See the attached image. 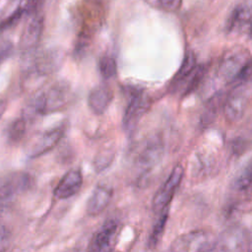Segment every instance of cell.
Returning a JSON list of instances; mask_svg holds the SVG:
<instances>
[{"instance_id":"27","label":"cell","mask_w":252,"mask_h":252,"mask_svg":"<svg viewBox=\"0 0 252 252\" xmlns=\"http://www.w3.org/2000/svg\"><path fill=\"white\" fill-rule=\"evenodd\" d=\"M154 4L164 11L175 12L180 8L182 0H154Z\"/></svg>"},{"instance_id":"26","label":"cell","mask_w":252,"mask_h":252,"mask_svg":"<svg viewBox=\"0 0 252 252\" xmlns=\"http://www.w3.org/2000/svg\"><path fill=\"white\" fill-rule=\"evenodd\" d=\"M98 70L102 78L104 79L112 78L117 71L115 59L110 55L101 56L98 61Z\"/></svg>"},{"instance_id":"23","label":"cell","mask_w":252,"mask_h":252,"mask_svg":"<svg viewBox=\"0 0 252 252\" xmlns=\"http://www.w3.org/2000/svg\"><path fill=\"white\" fill-rule=\"evenodd\" d=\"M114 151L111 148H104L98 151L94 158L93 166L96 173H100L108 168L114 159Z\"/></svg>"},{"instance_id":"12","label":"cell","mask_w":252,"mask_h":252,"mask_svg":"<svg viewBox=\"0 0 252 252\" xmlns=\"http://www.w3.org/2000/svg\"><path fill=\"white\" fill-rule=\"evenodd\" d=\"M113 196V189L107 184H97L86 204V213L90 217L100 215L109 205Z\"/></svg>"},{"instance_id":"25","label":"cell","mask_w":252,"mask_h":252,"mask_svg":"<svg viewBox=\"0 0 252 252\" xmlns=\"http://www.w3.org/2000/svg\"><path fill=\"white\" fill-rule=\"evenodd\" d=\"M207 73V66L205 64L196 66L190 77L187 79V84L182 94V96H186L191 93L195 92L196 89L199 87L200 83L204 80Z\"/></svg>"},{"instance_id":"32","label":"cell","mask_w":252,"mask_h":252,"mask_svg":"<svg viewBox=\"0 0 252 252\" xmlns=\"http://www.w3.org/2000/svg\"><path fill=\"white\" fill-rule=\"evenodd\" d=\"M246 252H252V238L248 240V244H247V247H246Z\"/></svg>"},{"instance_id":"33","label":"cell","mask_w":252,"mask_h":252,"mask_svg":"<svg viewBox=\"0 0 252 252\" xmlns=\"http://www.w3.org/2000/svg\"><path fill=\"white\" fill-rule=\"evenodd\" d=\"M87 1H89V2H93V3H98V2H100L101 0H87Z\"/></svg>"},{"instance_id":"35","label":"cell","mask_w":252,"mask_h":252,"mask_svg":"<svg viewBox=\"0 0 252 252\" xmlns=\"http://www.w3.org/2000/svg\"><path fill=\"white\" fill-rule=\"evenodd\" d=\"M0 252H13V251H8V250H1Z\"/></svg>"},{"instance_id":"9","label":"cell","mask_w":252,"mask_h":252,"mask_svg":"<svg viewBox=\"0 0 252 252\" xmlns=\"http://www.w3.org/2000/svg\"><path fill=\"white\" fill-rule=\"evenodd\" d=\"M149 106V99L142 90H134L130 93L128 104L125 108L122 124L126 132L132 133L136 128L138 121L143 116Z\"/></svg>"},{"instance_id":"24","label":"cell","mask_w":252,"mask_h":252,"mask_svg":"<svg viewBox=\"0 0 252 252\" xmlns=\"http://www.w3.org/2000/svg\"><path fill=\"white\" fill-rule=\"evenodd\" d=\"M224 99L222 98V94L220 93L216 94L215 95H213L210 98V100L208 101V103L202 113V116H201V122L203 124L207 125V124L212 123V121L215 119V117L218 113L220 105L221 104V102Z\"/></svg>"},{"instance_id":"19","label":"cell","mask_w":252,"mask_h":252,"mask_svg":"<svg viewBox=\"0 0 252 252\" xmlns=\"http://www.w3.org/2000/svg\"><path fill=\"white\" fill-rule=\"evenodd\" d=\"M252 186V157H250L235 173L231 188L236 192H246Z\"/></svg>"},{"instance_id":"14","label":"cell","mask_w":252,"mask_h":252,"mask_svg":"<svg viewBox=\"0 0 252 252\" xmlns=\"http://www.w3.org/2000/svg\"><path fill=\"white\" fill-rule=\"evenodd\" d=\"M32 186V176L26 172H16L10 175L0 185V201H7L23 193Z\"/></svg>"},{"instance_id":"2","label":"cell","mask_w":252,"mask_h":252,"mask_svg":"<svg viewBox=\"0 0 252 252\" xmlns=\"http://www.w3.org/2000/svg\"><path fill=\"white\" fill-rule=\"evenodd\" d=\"M69 97V84L66 81H58L31 100L26 108V116L46 115L59 111L67 105Z\"/></svg>"},{"instance_id":"28","label":"cell","mask_w":252,"mask_h":252,"mask_svg":"<svg viewBox=\"0 0 252 252\" xmlns=\"http://www.w3.org/2000/svg\"><path fill=\"white\" fill-rule=\"evenodd\" d=\"M41 0H25L24 2V10L25 13L31 15L32 13L37 11V7Z\"/></svg>"},{"instance_id":"4","label":"cell","mask_w":252,"mask_h":252,"mask_svg":"<svg viewBox=\"0 0 252 252\" xmlns=\"http://www.w3.org/2000/svg\"><path fill=\"white\" fill-rule=\"evenodd\" d=\"M163 153L164 146L158 135H155L147 141L136 160V167L139 172L138 177L140 181L147 182V179L153 169L160 163Z\"/></svg>"},{"instance_id":"30","label":"cell","mask_w":252,"mask_h":252,"mask_svg":"<svg viewBox=\"0 0 252 252\" xmlns=\"http://www.w3.org/2000/svg\"><path fill=\"white\" fill-rule=\"evenodd\" d=\"M8 236H9L8 229L5 226L0 225V245L3 244L6 240H8Z\"/></svg>"},{"instance_id":"22","label":"cell","mask_w":252,"mask_h":252,"mask_svg":"<svg viewBox=\"0 0 252 252\" xmlns=\"http://www.w3.org/2000/svg\"><path fill=\"white\" fill-rule=\"evenodd\" d=\"M5 137L9 143H19L26 134V119L18 117L13 119L5 128Z\"/></svg>"},{"instance_id":"1","label":"cell","mask_w":252,"mask_h":252,"mask_svg":"<svg viewBox=\"0 0 252 252\" xmlns=\"http://www.w3.org/2000/svg\"><path fill=\"white\" fill-rule=\"evenodd\" d=\"M218 74L227 84L240 85L252 76V56L249 50L235 45L224 51L219 66Z\"/></svg>"},{"instance_id":"29","label":"cell","mask_w":252,"mask_h":252,"mask_svg":"<svg viewBox=\"0 0 252 252\" xmlns=\"http://www.w3.org/2000/svg\"><path fill=\"white\" fill-rule=\"evenodd\" d=\"M13 53V46L11 44H5L0 46V64L4 62Z\"/></svg>"},{"instance_id":"8","label":"cell","mask_w":252,"mask_h":252,"mask_svg":"<svg viewBox=\"0 0 252 252\" xmlns=\"http://www.w3.org/2000/svg\"><path fill=\"white\" fill-rule=\"evenodd\" d=\"M65 51L59 47H51L37 52L32 59V70L39 77H44L57 72L64 60Z\"/></svg>"},{"instance_id":"20","label":"cell","mask_w":252,"mask_h":252,"mask_svg":"<svg viewBox=\"0 0 252 252\" xmlns=\"http://www.w3.org/2000/svg\"><path fill=\"white\" fill-rule=\"evenodd\" d=\"M158 214V217L157 218V220L153 225V228L151 230V233L149 235L148 242H147V246L151 250L155 249L159 244V242L163 236L165 226H166V223L169 219V206L164 208Z\"/></svg>"},{"instance_id":"5","label":"cell","mask_w":252,"mask_h":252,"mask_svg":"<svg viewBox=\"0 0 252 252\" xmlns=\"http://www.w3.org/2000/svg\"><path fill=\"white\" fill-rule=\"evenodd\" d=\"M184 173L185 169L182 164H176L171 169V172L165 181L156 191L152 200V208L156 213H159L161 210L170 205L176 190L183 180Z\"/></svg>"},{"instance_id":"6","label":"cell","mask_w":252,"mask_h":252,"mask_svg":"<svg viewBox=\"0 0 252 252\" xmlns=\"http://www.w3.org/2000/svg\"><path fill=\"white\" fill-rule=\"evenodd\" d=\"M247 229L241 224H232L217 236L216 252H245L248 244Z\"/></svg>"},{"instance_id":"34","label":"cell","mask_w":252,"mask_h":252,"mask_svg":"<svg viewBox=\"0 0 252 252\" xmlns=\"http://www.w3.org/2000/svg\"><path fill=\"white\" fill-rule=\"evenodd\" d=\"M160 252H171V251H170V249L168 248V249H166V250H163V251H160Z\"/></svg>"},{"instance_id":"10","label":"cell","mask_w":252,"mask_h":252,"mask_svg":"<svg viewBox=\"0 0 252 252\" xmlns=\"http://www.w3.org/2000/svg\"><path fill=\"white\" fill-rule=\"evenodd\" d=\"M44 26V17L38 11L29 15L20 37V48L26 52L32 51L39 43Z\"/></svg>"},{"instance_id":"18","label":"cell","mask_w":252,"mask_h":252,"mask_svg":"<svg viewBox=\"0 0 252 252\" xmlns=\"http://www.w3.org/2000/svg\"><path fill=\"white\" fill-rule=\"evenodd\" d=\"M247 99L242 94H234L223 100V115L227 122L234 123L240 120L245 112Z\"/></svg>"},{"instance_id":"11","label":"cell","mask_w":252,"mask_h":252,"mask_svg":"<svg viewBox=\"0 0 252 252\" xmlns=\"http://www.w3.org/2000/svg\"><path fill=\"white\" fill-rule=\"evenodd\" d=\"M227 32H252V0H244L234 7L226 23Z\"/></svg>"},{"instance_id":"16","label":"cell","mask_w":252,"mask_h":252,"mask_svg":"<svg viewBox=\"0 0 252 252\" xmlns=\"http://www.w3.org/2000/svg\"><path fill=\"white\" fill-rule=\"evenodd\" d=\"M113 99L112 90L104 84L93 88L88 95V106L95 115L103 114Z\"/></svg>"},{"instance_id":"7","label":"cell","mask_w":252,"mask_h":252,"mask_svg":"<svg viewBox=\"0 0 252 252\" xmlns=\"http://www.w3.org/2000/svg\"><path fill=\"white\" fill-rule=\"evenodd\" d=\"M120 229V222L117 219L106 220L91 237L87 252H110L114 246Z\"/></svg>"},{"instance_id":"3","label":"cell","mask_w":252,"mask_h":252,"mask_svg":"<svg viewBox=\"0 0 252 252\" xmlns=\"http://www.w3.org/2000/svg\"><path fill=\"white\" fill-rule=\"evenodd\" d=\"M217 236L206 229H196L178 235L171 243V252H212Z\"/></svg>"},{"instance_id":"21","label":"cell","mask_w":252,"mask_h":252,"mask_svg":"<svg viewBox=\"0 0 252 252\" xmlns=\"http://www.w3.org/2000/svg\"><path fill=\"white\" fill-rule=\"evenodd\" d=\"M196 63H197V60L194 52L191 50L187 51L183 57V60L179 66V69L177 70L176 74L174 75L171 81V88L173 90H175L178 85H180L190 77V75L192 74V72L197 66Z\"/></svg>"},{"instance_id":"31","label":"cell","mask_w":252,"mask_h":252,"mask_svg":"<svg viewBox=\"0 0 252 252\" xmlns=\"http://www.w3.org/2000/svg\"><path fill=\"white\" fill-rule=\"evenodd\" d=\"M7 108V102L6 100H3V99H0V118L3 116L5 110Z\"/></svg>"},{"instance_id":"13","label":"cell","mask_w":252,"mask_h":252,"mask_svg":"<svg viewBox=\"0 0 252 252\" xmlns=\"http://www.w3.org/2000/svg\"><path fill=\"white\" fill-rule=\"evenodd\" d=\"M83 185V175L80 169L68 170L59 180L53 190V195L58 200H65L75 196Z\"/></svg>"},{"instance_id":"15","label":"cell","mask_w":252,"mask_h":252,"mask_svg":"<svg viewBox=\"0 0 252 252\" xmlns=\"http://www.w3.org/2000/svg\"><path fill=\"white\" fill-rule=\"evenodd\" d=\"M66 130L65 123H61L56 127H53L45 131L34 144L32 150L30 153L32 158L41 157L51 151L61 140Z\"/></svg>"},{"instance_id":"17","label":"cell","mask_w":252,"mask_h":252,"mask_svg":"<svg viewBox=\"0 0 252 252\" xmlns=\"http://www.w3.org/2000/svg\"><path fill=\"white\" fill-rule=\"evenodd\" d=\"M25 0H0V24L6 29L17 23L25 14Z\"/></svg>"},{"instance_id":"36","label":"cell","mask_w":252,"mask_h":252,"mask_svg":"<svg viewBox=\"0 0 252 252\" xmlns=\"http://www.w3.org/2000/svg\"><path fill=\"white\" fill-rule=\"evenodd\" d=\"M110 252H119V251H110Z\"/></svg>"}]
</instances>
